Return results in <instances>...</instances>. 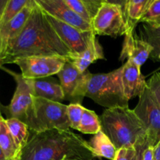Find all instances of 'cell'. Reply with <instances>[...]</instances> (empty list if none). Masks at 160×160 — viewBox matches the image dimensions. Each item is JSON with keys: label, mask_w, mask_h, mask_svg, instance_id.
Masks as SVG:
<instances>
[{"label": "cell", "mask_w": 160, "mask_h": 160, "mask_svg": "<svg viewBox=\"0 0 160 160\" xmlns=\"http://www.w3.org/2000/svg\"><path fill=\"white\" fill-rule=\"evenodd\" d=\"M29 56H56L69 60L73 56L36 2L21 32L9 43L0 59V67Z\"/></svg>", "instance_id": "cell-1"}, {"label": "cell", "mask_w": 160, "mask_h": 160, "mask_svg": "<svg viewBox=\"0 0 160 160\" xmlns=\"http://www.w3.org/2000/svg\"><path fill=\"white\" fill-rule=\"evenodd\" d=\"M92 149L78 134L53 129L35 134L22 151L21 160H89Z\"/></svg>", "instance_id": "cell-2"}, {"label": "cell", "mask_w": 160, "mask_h": 160, "mask_svg": "<svg viewBox=\"0 0 160 160\" xmlns=\"http://www.w3.org/2000/svg\"><path fill=\"white\" fill-rule=\"evenodd\" d=\"M101 131L111 140L116 150L134 148L147 141V132L133 109L128 107L106 109L99 117Z\"/></svg>", "instance_id": "cell-3"}, {"label": "cell", "mask_w": 160, "mask_h": 160, "mask_svg": "<svg viewBox=\"0 0 160 160\" xmlns=\"http://www.w3.org/2000/svg\"><path fill=\"white\" fill-rule=\"evenodd\" d=\"M122 66L106 73L92 74L88 83L86 97L106 109L128 107L122 83Z\"/></svg>", "instance_id": "cell-4"}, {"label": "cell", "mask_w": 160, "mask_h": 160, "mask_svg": "<svg viewBox=\"0 0 160 160\" xmlns=\"http://www.w3.org/2000/svg\"><path fill=\"white\" fill-rule=\"evenodd\" d=\"M67 106L61 102L33 97V113L28 128L34 134L50 130L69 131Z\"/></svg>", "instance_id": "cell-5"}, {"label": "cell", "mask_w": 160, "mask_h": 160, "mask_svg": "<svg viewBox=\"0 0 160 160\" xmlns=\"http://www.w3.org/2000/svg\"><path fill=\"white\" fill-rule=\"evenodd\" d=\"M124 1H103L100 9L91 22L95 35L118 38L126 32L122 12Z\"/></svg>", "instance_id": "cell-6"}, {"label": "cell", "mask_w": 160, "mask_h": 160, "mask_svg": "<svg viewBox=\"0 0 160 160\" xmlns=\"http://www.w3.org/2000/svg\"><path fill=\"white\" fill-rule=\"evenodd\" d=\"M0 69L9 73L17 84L10 103L3 106V111L6 112L7 119H17L28 126L33 113V96L28 80L24 78L21 73H17L3 67Z\"/></svg>", "instance_id": "cell-7"}, {"label": "cell", "mask_w": 160, "mask_h": 160, "mask_svg": "<svg viewBox=\"0 0 160 160\" xmlns=\"http://www.w3.org/2000/svg\"><path fill=\"white\" fill-rule=\"evenodd\" d=\"M138 98L133 111L145 128L147 145L155 147L160 141V106L147 85Z\"/></svg>", "instance_id": "cell-8"}, {"label": "cell", "mask_w": 160, "mask_h": 160, "mask_svg": "<svg viewBox=\"0 0 160 160\" xmlns=\"http://www.w3.org/2000/svg\"><path fill=\"white\" fill-rule=\"evenodd\" d=\"M56 75L64 92V100H67L71 103L81 104L86 97L88 83L92 73L88 70L80 73L68 60Z\"/></svg>", "instance_id": "cell-9"}, {"label": "cell", "mask_w": 160, "mask_h": 160, "mask_svg": "<svg viewBox=\"0 0 160 160\" xmlns=\"http://www.w3.org/2000/svg\"><path fill=\"white\" fill-rule=\"evenodd\" d=\"M69 59L56 56H29L20 58L13 62L18 66L25 79H42L57 74Z\"/></svg>", "instance_id": "cell-10"}, {"label": "cell", "mask_w": 160, "mask_h": 160, "mask_svg": "<svg viewBox=\"0 0 160 160\" xmlns=\"http://www.w3.org/2000/svg\"><path fill=\"white\" fill-rule=\"evenodd\" d=\"M45 15L58 37L69 48L73 56L83 52L88 48L93 39L96 37L93 31H79L45 12Z\"/></svg>", "instance_id": "cell-11"}, {"label": "cell", "mask_w": 160, "mask_h": 160, "mask_svg": "<svg viewBox=\"0 0 160 160\" xmlns=\"http://www.w3.org/2000/svg\"><path fill=\"white\" fill-rule=\"evenodd\" d=\"M39 7L49 15L82 31H93L91 23L77 15L64 0H35Z\"/></svg>", "instance_id": "cell-12"}, {"label": "cell", "mask_w": 160, "mask_h": 160, "mask_svg": "<svg viewBox=\"0 0 160 160\" xmlns=\"http://www.w3.org/2000/svg\"><path fill=\"white\" fill-rule=\"evenodd\" d=\"M152 52V47L144 42L141 38L137 37L134 32L126 33L124 38L122 51L119 60L123 62L125 59L133 61L136 66H141L150 58Z\"/></svg>", "instance_id": "cell-13"}, {"label": "cell", "mask_w": 160, "mask_h": 160, "mask_svg": "<svg viewBox=\"0 0 160 160\" xmlns=\"http://www.w3.org/2000/svg\"><path fill=\"white\" fill-rule=\"evenodd\" d=\"M122 83L124 95L128 101L139 97L147 85L141 72V67L130 59L122 65Z\"/></svg>", "instance_id": "cell-14"}, {"label": "cell", "mask_w": 160, "mask_h": 160, "mask_svg": "<svg viewBox=\"0 0 160 160\" xmlns=\"http://www.w3.org/2000/svg\"><path fill=\"white\" fill-rule=\"evenodd\" d=\"M35 4V0H28L18 15L0 29V59L7 49L9 43L21 32Z\"/></svg>", "instance_id": "cell-15"}, {"label": "cell", "mask_w": 160, "mask_h": 160, "mask_svg": "<svg viewBox=\"0 0 160 160\" xmlns=\"http://www.w3.org/2000/svg\"><path fill=\"white\" fill-rule=\"evenodd\" d=\"M32 92V96L42 98L56 102L64 100V95L61 84L43 79H28Z\"/></svg>", "instance_id": "cell-16"}, {"label": "cell", "mask_w": 160, "mask_h": 160, "mask_svg": "<svg viewBox=\"0 0 160 160\" xmlns=\"http://www.w3.org/2000/svg\"><path fill=\"white\" fill-rule=\"evenodd\" d=\"M152 0H128L124 1L122 12L126 26V33L134 32V29L140 23L143 16Z\"/></svg>", "instance_id": "cell-17"}, {"label": "cell", "mask_w": 160, "mask_h": 160, "mask_svg": "<svg viewBox=\"0 0 160 160\" xmlns=\"http://www.w3.org/2000/svg\"><path fill=\"white\" fill-rule=\"evenodd\" d=\"M104 59L105 56L104 55L103 48L95 37L83 52L75 55L69 61H71V62L80 73H83L87 70L88 67L96 60Z\"/></svg>", "instance_id": "cell-18"}, {"label": "cell", "mask_w": 160, "mask_h": 160, "mask_svg": "<svg viewBox=\"0 0 160 160\" xmlns=\"http://www.w3.org/2000/svg\"><path fill=\"white\" fill-rule=\"evenodd\" d=\"M88 142L95 158H105L109 160L115 159L117 150L111 140L101 130L97 134H93V138H91Z\"/></svg>", "instance_id": "cell-19"}, {"label": "cell", "mask_w": 160, "mask_h": 160, "mask_svg": "<svg viewBox=\"0 0 160 160\" xmlns=\"http://www.w3.org/2000/svg\"><path fill=\"white\" fill-rule=\"evenodd\" d=\"M66 4L85 21L91 23L102 4L100 0H64Z\"/></svg>", "instance_id": "cell-20"}, {"label": "cell", "mask_w": 160, "mask_h": 160, "mask_svg": "<svg viewBox=\"0 0 160 160\" xmlns=\"http://www.w3.org/2000/svg\"><path fill=\"white\" fill-rule=\"evenodd\" d=\"M0 148L7 160H21L22 152L16 145L4 118L0 122Z\"/></svg>", "instance_id": "cell-21"}, {"label": "cell", "mask_w": 160, "mask_h": 160, "mask_svg": "<svg viewBox=\"0 0 160 160\" xmlns=\"http://www.w3.org/2000/svg\"><path fill=\"white\" fill-rule=\"evenodd\" d=\"M7 128L18 149L22 152L29 141L30 130L24 123L15 118L5 119Z\"/></svg>", "instance_id": "cell-22"}, {"label": "cell", "mask_w": 160, "mask_h": 160, "mask_svg": "<svg viewBox=\"0 0 160 160\" xmlns=\"http://www.w3.org/2000/svg\"><path fill=\"white\" fill-rule=\"evenodd\" d=\"M140 34L141 38L152 47L150 58L158 61V56L160 53V26L152 27L144 23L140 28Z\"/></svg>", "instance_id": "cell-23"}, {"label": "cell", "mask_w": 160, "mask_h": 160, "mask_svg": "<svg viewBox=\"0 0 160 160\" xmlns=\"http://www.w3.org/2000/svg\"><path fill=\"white\" fill-rule=\"evenodd\" d=\"M101 130L99 117L94 111L85 108L78 131L83 134H95Z\"/></svg>", "instance_id": "cell-24"}, {"label": "cell", "mask_w": 160, "mask_h": 160, "mask_svg": "<svg viewBox=\"0 0 160 160\" xmlns=\"http://www.w3.org/2000/svg\"><path fill=\"white\" fill-rule=\"evenodd\" d=\"M141 22L152 27L160 26V0H152Z\"/></svg>", "instance_id": "cell-25"}, {"label": "cell", "mask_w": 160, "mask_h": 160, "mask_svg": "<svg viewBox=\"0 0 160 160\" xmlns=\"http://www.w3.org/2000/svg\"><path fill=\"white\" fill-rule=\"evenodd\" d=\"M84 109L85 108L81 104H76V103H70L67 106V117H68L71 128L78 131Z\"/></svg>", "instance_id": "cell-26"}, {"label": "cell", "mask_w": 160, "mask_h": 160, "mask_svg": "<svg viewBox=\"0 0 160 160\" xmlns=\"http://www.w3.org/2000/svg\"><path fill=\"white\" fill-rule=\"evenodd\" d=\"M147 84L160 106V73H155L152 75L149 81H147Z\"/></svg>", "instance_id": "cell-27"}, {"label": "cell", "mask_w": 160, "mask_h": 160, "mask_svg": "<svg viewBox=\"0 0 160 160\" xmlns=\"http://www.w3.org/2000/svg\"><path fill=\"white\" fill-rule=\"evenodd\" d=\"M136 156V149L134 148H122L116 152L115 158L114 160H133Z\"/></svg>", "instance_id": "cell-28"}, {"label": "cell", "mask_w": 160, "mask_h": 160, "mask_svg": "<svg viewBox=\"0 0 160 160\" xmlns=\"http://www.w3.org/2000/svg\"><path fill=\"white\" fill-rule=\"evenodd\" d=\"M147 146V141L140 142L135 145L136 149V159L135 160H143V153L145 147Z\"/></svg>", "instance_id": "cell-29"}, {"label": "cell", "mask_w": 160, "mask_h": 160, "mask_svg": "<svg viewBox=\"0 0 160 160\" xmlns=\"http://www.w3.org/2000/svg\"><path fill=\"white\" fill-rule=\"evenodd\" d=\"M154 147L147 145L143 153V160H153Z\"/></svg>", "instance_id": "cell-30"}, {"label": "cell", "mask_w": 160, "mask_h": 160, "mask_svg": "<svg viewBox=\"0 0 160 160\" xmlns=\"http://www.w3.org/2000/svg\"><path fill=\"white\" fill-rule=\"evenodd\" d=\"M153 160H160V141L155 147H154Z\"/></svg>", "instance_id": "cell-31"}, {"label": "cell", "mask_w": 160, "mask_h": 160, "mask_svg": "<svg viewBox=\"0 0 160 160\" xmlns=\"http://www.w3.org/2000/svg\"><path fill=\"white\" fill-rule=\"evenodd\" d=\"M8 1L9 0H0V20H1L2 17H3V12H4L5 9H6Z\"/></svg>", "instance_id": "cell-32"}, {"label": "cell", "mask_w": 160, "mask_h": 160, "mask_svg": "<svg viewBox=\"0 0 160 160\" xmlns=\"http://www.w3.org/2000/svg\"><path fill=\"white\" fill-rule=\"evenodd\" d=\"M0 160H7L6 159V158L5 157L4 154H3V151H2L1 148H0Z\"/></svg>", "instance_id": "cell-33"}, {"label": "cell", "mask_w": 160, "mask_h": 160, "mask_svg": "<svg viewBox=\"0 0 160 160\" xmlns=\"http://www.w3.org/2000/svg\"><path fill=\"white\" fill-rule=\"evenodd\" d=\"M3 117H2V115H0V122H1V120H3Z\"/></svg>", "instance_id": "cell-34"}, {"label": "cell", "mask_w": 160, "mask_h": 160, "mask_svg": "<svg viewBox=\"0 0 160 160\" xmlns=\"http://www.w3.org/2000/svg\"><path fill=\"white\" fill-rule=\"evenodd\" d=\"M158 60L160 61V53H159V55H158Z\"/></svg>", "instance_id": "cell-35"}, {"label": "cell", "mask_w": 160, "mask_h": 160, "mask_svg": "<svg viewBox=\"0 0 160 160\" xmlns=\"http://www.w3.org/2000/svg\"><path fill=\"white\" fill-rule=\"evenodd\" d=\"M135 159H136V156H135V158H134V159H133V160H135Z\"/></svg>", "instance_id": "cell-36"}, {"label": "cell", "mask_w": 160, "mask_h": 160, "mask_svg": "<svg viewBox=\"0 0 160 160\" xmlns=\"http://www.w3.org/2000/svg\"><path fill=\"white\" fill-rule=\"evenodd\" d=\"M89 160H95L94 159H89Z\"/></svg>", "instance_id": "cell-37"}, {"label": "cell", "mask_w": 160, "mask_h": 160, "mask_svg": "<svg viewBox=\"0 0 160 160\" xmlns=\"http://www.w3.org/2000/svg\"><path fill=\"white\" fill-rule=\"evenodd\" d=\"M0 115H1V111H0Z\"/></svg>", "instance_id": "cell-38"}]
</instances>
